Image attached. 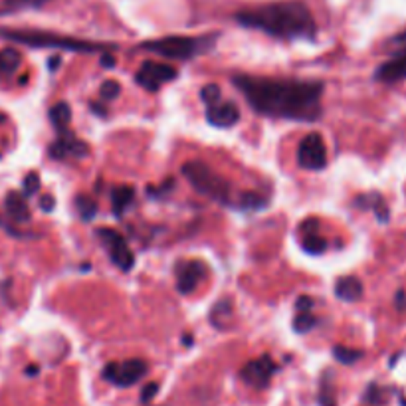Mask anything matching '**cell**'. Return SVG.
I'll list each match as a JSON object with an SVG mask.
<instances>
[{
	"label": "cell",
	"instance_id": "cell-22",
	"mask_svg": "<svg viewBox=\"0 0 406 406\" xmlns=\"http://www.w3.org/2000/svg\"><path fill=\"white\" fill-rule=\"evenodd\" d=\"M74 204H76V210H78L80 218L84 222H91L98 216V203H95L91 196H87V194H78Z\"/></svg>",
	"mask_w": 406,
	"mask_h": 406
},
{
	"label": "cell",
	"instance_id": "cell-42",
	"mask_svg": "<svg viewBox=\"0 0 406 406\" xmlns=\"http://www.w3.org/2000/svg\"><path fill=\"white\" fill-rule=\"evenodd\" d=\"M4 121H6V115H4V113H0V123H4Z\"/></svg>",
	"mask_w": 406,
	"mask_h": 406
},
{
	"label": "cell",
	"instance_id": "cell-39",
	"mask_svg": "<svg viewBox=\"0 0 406 406\" xmlns=\"http://www.w3.org/2000/svg\"><path fill=\"white\" fill-rule=\"evenodd\" d=\"M60 64H62V60H60L58 56H54V58H50V69H52V71H54V69L58 68Z\"/></svg>",
	"mask_w": 406,
	"mask_h": 406
},
{
	"label": "cell",
	"instance_id": "cell-38",
	"mask_svg": "<svg viewBox=\"0 0 406 406\" xmlns=\"http://www.w3.org/2000/svg\"><path fill=\"white\" fill-rule=\"evenodd\" d=\"M392 44H396V46H403V48H406V32H403V34L394 36L392 38Z\"/></svg>",
	"mask_w": 406,
	"mask_h": 406
},
{
	"label": "cell",
	"instance_id": "cell-26",
	"mask_svg": "<svg viewBox=\"0 0 406 406\" xmlns=\"http://www.w3.org/2000/svg\"><path fill=\"white\" fill-rule=\"evenodd\" d=\"M313 325H315V317L311 315V311L297 313V315H295V319H293V331L304 335V333H307V331H311V329H313Z\"/></svg>",
	"mask_w": 406,
	"mask_h": 406
},
{
	"label": "cell",
	"instance_id": "cell-30",
	"mask_svg": "<svg viewBox=\"0 0 406 406\" xmlns=\"http://www.w3.org/2000/svg\"><path fill=\"white\" fill-rule=\"evenodd\" d=\"M40 177L36 174V172H28L26 177H24V181H22V188H24V196H32L36 194L38 190H40Z\"/></svg>",
	"mask_w": 406,
	"mask_h": 406
},
{
	"label": "cell",
	"instance_id": "cell-1",
	"mask_svg": "<svg viewBox=\"0 0 406 406\" xmlns=\"http://www.w3.org/2000/svg\"><path fill=\"white\" fill-rule=\"evenodd\" d=\"M232 85H236L258 115L305 123H313L322 117V82L238 74L232 78Z\"/></svg>",
	"mask_w": 406,
	"mask_h": 406
},
{
	"label": "cell",
	"instance_id": "cell-15",
	"mask_svg": "<svg viewBox=\"0 0 406 406\" xmlns=\"http://www.w3.org/2000/svg\"><path fill=\"white\" fill-rule=\"evenodd\" d=\"M4 208H6V214L12 218L18 224L22 222L30 221V208H28V201L22 192H8L6 199H4Z\"/></svg>",
	"mask_w": 406,
	"mask_h": 406
},
{
	"label": "cell",
	"instance_id": "cell-6",
	"mask_svg": "<svg viewBox=\"0 0 406 406\" xmlns=\"http://www.w3.org/2000/svg\"><path fill=\"white\" fill-rule=\"evenodd\" d=\"M147 372H149V367L143 359H127L123 363H107L103 367L102 376L115 387L127 389V387L137 385Z\"/></svg>",
	"mask_w": 406,
	"mask_h": 406
},
{
	"label": "cell",
	"instance_id": "cell-29",
	"mask_svg": "<svg viewBox=\"0 0 406 406\" xmlns=\"http://www.w3.org/2000/svg\"><path fill=\"white\" fill-rule=\"evenodd\" d=\"M119 93H121V85H119L117 80H107V82H103L102 87H100V95H102L103 102H113V100H117Z\"/></svg>",
	"mask_w": 406,
	"mask_h": 406
},
{
	"label": "cell",
	"instance_id": "cell-17",
	"mask_svg": "<svg viewBox=\"0 0 406 406\" xmlns=\"http://www.w3.org/2000/svg\"><path fill=\"white\" fill-rule=\"evenodd\" d=\"M22 64V56L20 52L14 50V48H4L0 50V80L4 78H10L14 76Z\"/></svg>",
	"mask_w": 406,
	"mask_h": 406
},
{
	"label": "cell",
	"instance_id": "cell-11",
	"mask_svg": "<svg viewBox=\"0 0 406 406\" xmlns=\"http://www.w3.org/2000/svg\"><path fill=\"white\" fill-rule=\"evenodd\" d=\"M206 273V266L199 260H186V262H179L174 266V278H177V289L179 293L188 295L194 289L199 288L201 280Z\"/></svg>",
	"mask_w": 406,
	"mask_h": 406
},
{
	"label": "cell",
	"instance_id": "cell-10",
	"mask_svg": "<svg viewBox=\"0 0 406 406\" xmlns=\"http://www.w3.org/2000/svg\"><path fill=\"white\" fill-rule=\"evenodd\" d=\"M275 372H278V363L270 355H262L248 361L242 367L240 379L252 389H266Z\"/></svg>",
	"mask_w": 406,
	"mask_h": 406
},
{
	"label": "cell",
	"instance_id": "cell-35",
	"mask_svg": "<svg viewBox=\"0 0 406 406\" xmlns=\"http://www.w3.org/2000/svg\"><path fill=\"white\" fill-rule=\"evenodd\" d=\"M394 304H396V309H406V293L403 289H398L396 291V300H394Z\"/></svg>",
	"mask_w": 406,
	"mask_h": 406
},
{
	"label": "cell",
	"instance_id": "cell-19",
	"mask_svg": "<svg viewBox=\"0 0 406 406\" xmlns=\"http://www.w3.org/2000/svg\"><path fill=\"white\" fill-rule=\"evenodd\" d=\"M232 315H234V307L228 300L224 302H218V304L212 307L210 311V323L216 327V329H228L230 323H232Z\"/></svg>",
	"mask_w": 406,
	"mask_h": 406
},
{
	"label": "cell",
	"instance_id": "cell-31",
	"mask_svg": "<svg viewBox=\"0 0 406 406\" xmlns=\"http://www.w3.org/2000/svg\"><path fill=\"white\" fill-rule=\"evenodd\" d=\"M365 401L371 403V405H383L385 403V396H383V390L379 389L376 385H371L367 394H365Z\"/></svg>",
	"mask_w": 406,
	"mask_h": 406
},
{
	"label": "cell",
	"instance_id": "cell-20",
	"mask_svg": "<svg viewBox=\"0 0 406 406\" xmlns=\"http://www.w3.org/2000/svg\"><path fill=\"white\" fill-rule=\"evenodd\" d=\"M50 121L58 133H66L69 121H71V109H69L68 103L60 102L56 103V105H52Z\"/></svg>",
	"mask_w": 406,
	"mask_h": 406
},
{
	"label": "cell",
	"instance_id": "cell-14",
	"mask_svg": "<svg viewBox=\"0 0 406 406\" xmlns=\"http://www.w3.org/2000/svg\"><path fill=\"white\" fill-rule=\"evenodd\" d=\"M374 80L385 82V84L406 80V48H403L394 58H390L389 62L381 64L374 71Z\"/></svg>",
	"mask_w": 406,
	"mask_h": 406
},
{
	"label": "cell",
	"instance_id": "cell-34",
	"mask_svg": "<svg viewBox=\"0 0 406 406\" xmlns=\"http://www.w3.org/2000/svg\"><path fill=\"white\" fill-rule=\"evenodd\" d=\"M54 203H56V199H54L52 194H44V196L40 199V208H42L44 212H52V210H54Z\"/></svg>",
	"mask_w": 406,
	"mask_h": 406
},
{
	"label": "cell",
	"instance_id": "cell-40",
	"mask_svg": "<svg viewBox=\"0 0 406 406\" xmlns=\"http://www.w3.org/2000/svg\"><path fill=\"white\" fill-rule=\"evenodd\" d=\"M38 371H40L38 367H28V369H26V374H28V376H36Z\"/></svg>",
	"mask_w": 406,
	"mask_h": 406
},
{
	"label": "cell",
	"instance_id": "cell-27",
	"mask_svg": "<svg viewBox=\"0 0 406 406\" xmlns=\"http://www.w3.org/2000/svg\"><path fill=\"white\" fill-rule=\"evenodd\" d=\"M319 405L322 406H337V401H335V390H333V385L327 376H323L322 381V389H319Z\"/></svg>",
	"mask_w": 406,
	"mask_h": 406
},
{
	"label": "cell",
	"instance_id": "cell-37",
	"mask_svg": "<svg viewBox=\"0 0 406 406\" xmlns=\"http://www.w3.org/2000/svg\"><path fill=\"white\" fill-rule=\"evenodd\" d=\"M102 66L103 68H113V66H115V58H113L111 54H107V52H105V54L102 56Z\"/></svg>",
	"mask_w": 406,
	"mask_h": 406
},
{
	"label": "cell",
	"instance_id": "cell-23",
	"mask_svg": "<svg viewBox=\"0 0 406 406\" xmlns=\"http://www.w3.org/2000/svg\"><path fill=\"white\" fill-rule=\"evenodd\" d=\"M302 248H304V252H307V254L319 256L327 250V240L323 236H319V234L307 232V234H304V238H302Z\"/></svg>",
	"mask_w": 406,
	"mask_h": 406
},
{
	"label": "cell",
	"instance_id": "cell-7",
	"mask_svg": "<svg viewBox=\"0 0 406 406\" xmlns=\"http://www.w3.org/2000/svg\"><path fill=\"white\" fill-rule=\"evenodd\" d=\"M98 238L103 244L105 252L109 254V260L117 266L121 271H129L135 264V256L131 252L127 240L113 228H98Z\"/></svg>",
	"mask_w": 406,
	"mask_h": 406
},
{
	"label": "cell",
	"instance_id": "cell-18",
	"mask_svg": "<svg viewBox=\"0 0 406 406\" xmlns=\"http://www.w3.org/2000/svg\"><path fill=\"white\" fill-rule=\"evenodd\" d=\"M133 199H135V190L131 186H115L111 190V208H113V212L117 216H121L131 206Z\"/></svg>",
	"mask_w": 406,
	"mask_h": 406
},
{
	"label": "cell",
	"instance_id": "cell-5",
	"mask_svg": "<svg viewBox=\"0 0 406 406\" xmlns=\"http://www.w3.org/2000/svg\"><path fill=\"white\" fill-rule=\"evenodd\" d=\"M216 36H203V38H192V36H167L141 44V48L153 52L157 56L169 58V60H192L199 54L206 52L214 44Z\"/></svg>",
	"mask_w": 406,
	"mask_h": 406
},
{
	"label": "cell",
	"instance_id": "cell-24",
	"mask_svg": "<svg viewBox=\"0 0 406 406\" xmlns=\"http://www.w3.org/2000/svg\"><path fill=\"white\" fill-rule=\"evenodd\" d=\"M333 357L337 359L339 363H343V365H355L359 359H363V351L337 345V347L333 349Z\"/></svg>",
	"mask_w": 406,
	"mask_h": 406
},
{
	"label": "cell",
	"instance_id": "cell-13",
	"mask_svg": "<svg viewBox=\"0 0 406 406\" xmlns=\"http://www.w3.org/2000/svg\"><path fill=\"white\" fill-rule=\"evenodd\" d=\"M206 121L214 127H232L240 121V109L234 102H218L206 107Z\"/></svg>",
	"mask_w": 406,
	"mask_h": 406
},
{
	"label": "cell",
	"instance_id": "cell-21",
	"mask_svg": "<svg viewBox=\"0 0 406 406\" xmlns=\"http://www.w3.org/2000/svg\"><path fill=\"white\" fill-rule=\"evenodd\" d=\"M52 0H4L0 14H14V12H22V10H38L42 6H46Z\"/></svg>",
	"mask_w": 406,
	"mask_h": 406
},
{
	"label": "cell",
	"instance_id": "cell-32",
	"mask_svg": "<svg viewBox=\"0 0 406 406\" xmlns=\"http://www.w3.org/2000/svg\"><path fill=\"white\" fill-rule=\"evenodd\" d=\"M157 390H159V385L157 383H149V385H145V389L141 390V403H151V398L157 394Z\"/></svg>",
	"mask_w": 406,
	"mask_h": 406
},
{
	"label": "cell",
	"instance_id": "cell-12",
	"mask_svg": "<svg viewBox=\"0 0 406 406\" xmlns=\"http://www.w3.org/2000/svg\"><path fill=\"white\" fill-rule=\"evenodd\" d=\"M48 153H50L52 159H56V161L58 159L62 161L66 157L84 159V157H87V153H89V147L85 145L82 139H78L74 133L66 131V133H60V137L52 143Z\"/></svg>",
	"mask_w": 406,
	"mask_h": 406
},
{
	"label": "cell",
	"instance_id": "cell-4",
	"mask_svg": "<svg viewBox=\"0 0 406 406\" xmlns=\"http://www.w3.org/2000/svg\"><path fill=\"white\" fill-rule=\"evenodd\" d=\"M181 170L196 192L212 199L214 203L230 204L232 186L222 174L210 169L206 163H203V161H186L185 165L181 167Z\"/></svg>",
	"mask_w": 406,
	"mask_h": 406
},
{
	"label": "cell",
	"instance_id": "cell-8",
	"mask_svg": "<svg viewBox=\"0 0 406 406\" xmlns=\"http://www.w3.org/2000/svg\"><path fill=\"white\" fill-rule=\"evenodd\" d=\"M177 76H179V71H177L174 66L165 64V62H153V60H147V62L141 64V68L137 69L135 82L137 85H141L145 91L155 93V91H159L165 84L172 82Z\"/></svg>",
	"mask_w": 406,
	"mask_h": 406
},
{
	"label": "cell",
	"instance_id": "cell-16",
	"mask_svg": "<svg viewBox=\"0 0 406 406\" xmlns=\"http://www.w3.org/2000/svg\"><path fill=\"white\" fill-rule=\"evenodd\" d=\"M363 284L361 280L355 278V275H345V278H339L337 284H335V295H337L341 302H359L363 297Z\"/></svg>",
	"mask_w": 406,
	"mask_h": 406
},
{
	"label": "cell",
	"instance_id": "cell-9",
	"mask_svg": "<svg viewBox=\"0 0 406 406\" xmlns=\"http://www.w3.org/2000/svg\"><path fill=\"white\" fill-rule=\"evenodd\" d=\"M297 165L305 170H323L327 167V147L319 133H309L300 141L297 147Z\"/></svg>",
	"mask_w": 406,
	"mask_h": 406
},
{
	"label": "cell",
	"instance_id": "cell-28",
	"mask_svg": "<svg viewBox=\"0 0 406 406\" xmlns=\"http://www.w3.org/2000/svg\"><path fill=\"white\" fill-rule=\"evenodd\" d=\"M221 98H222V91H221V87H218L216 84L204 85L203 89H201V100H203L206 107H210V105L218 103L221 102Z\"/></svg>",
	"mask_w": 406,
	"mask_h": 406
},
{
	"label": "cell",
	"instance_id": "cell-33",
	"mask_svg": "<svg viewBox=\"0 0 406 406\" xmlns=\"http://www.w3.org/2000/svg\"><path fill=\"white\" fill-rule=\"evenodd\" d=\"M311 307H313V300H311V297H307V295L297 297V302H295V311H297V313L311 311Z\"/></svg>",
	"mask_w": 406,
	"mask_h": 406
},
{
	"label": "cell",
	"instance_id": "cell-3",
	"mask_svg": "<svg viewBox=\"0 0 406 406\" xmlns=\"http://www.w3.org/2000/svg\"><path fill=\"white\" fill-rule=\"evenodd\" d=\"M0 36L4 40L14 42V44H24V46H32V48H58V50L82 52V54L107 52L113 48V46L54 34V32H42V30H0Z\"/></svg>",
	"mask_w": 406,
	"mask_h": 406
},
{
	"label": "cell",
	"instance_id": "cell-25",
	"mask_svg": "<svg viewBox=\"0 0 406 406\" xmlns=\"http://www.w3.org/2000/svg\"><path fill=\"white\" fill-rule=\"evenodd\" d=\"M238 206L244 208V210H258V208L266 206V199L260 196L258 192H244L238 201Z\"/></svg>",
	"mask_w": 406,
	"mask_h": 406
},
{
	"label": "cell",
	"instance_id": "cell-41",
	"mask_svg": "<svg viewBox=\"0 0 406 406\" xmlns=\"http://www.w3.org/2000/svg\"><path fill=\"white\" fill-rule=\"evenodd\" d=\"M183 343H185V345H190V343H192V337H190V335H188V337L183 339Z\"/></svg>",
	"mask_w": 406,
	"mask_h": 406
},
{
	"label": "cell",
	"instance_id": "cell-36",
	"mask_svg": "<svg viewBox=\"0 0 406 406\" xmlns=\"http://www.w3.org/2000/svg\"><path fill=\"white\" fill-rule=\"evenodd\" d=\"M89 109H91L93 113H98V115H107V109H105V105L100 102L89 103Z\"/></svg>",
	"mask_w": 406,
	"mask_h": 406
},
{
	"label": "cell",
	"instance_id": "cell-2",
	"mask_svg": "<svg viewBox=\"0 0 406 406\" xmlns=\"http://www.w3.org/2000/svg\"><path fill=\"white\" fill-rule=\"evenodd\" d=\"M234 18L244 28L260 30L282 40H313L317 34L311 10L300 0L271 2L260 8L240 10Z\"/></svg>",
	"mask_w": 406,
	"mask_h": 406
}]
</instances>
